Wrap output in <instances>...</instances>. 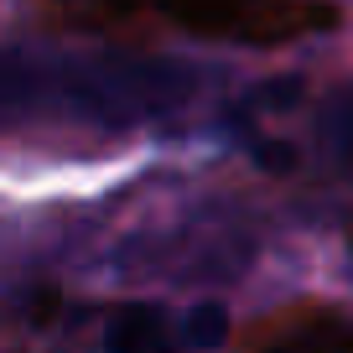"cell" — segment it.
Returning <instances> with one entry per match:
<instances>
[{
	"label": "cell",
	"instance_id": "obj_5",
	"mask_svg": "<svg viewBox=\"0 0 353 353\" xmlns=\"http://www.w3.org/2000/svg\"><path fill=\"white\" fill-rule=\"evenodd\" d=\"M327 130H332V141H338V156L353 166V88L338 99V114H332V125H327Z\"/></svg>",
	"mask_w": 353,
	"mask_h": 353
},
{
	"label": "cell",
	"instance_id": "obj_1",
	"mask_svg": "<svg viewBox=\"0 0 353 353\" xmlns=\"http://www.w3.org/2000/svg\"><path fill=\"white\" fill-rule=\"evenodd\" d=\"M192 73L166 57L99 47H0V125H94L120 130L176 110Z\"/></svg>",
	"mask_w": 353,
	"mask_h": 353
},
{
	"label": "cell",
	"instance_id": "obj_4",
	"mask_svg": "<svg viewBox=\"0 0 353 353\" xmlns=\"http://www.w3.org/2000/svg\"><path fill=\"white\" fill-rule=\"evenodd\" d=\"M110 353H188V338H176L166 312L130 301L110 317Z\"/></svg>",
	"mask_w": 353,
	"mask_h": 353
},
{
	"label": "cell",
	"instance_id": "obj_2",
	"mask_svg": "<svg viewBox=\"0 0 353 353\" xmlns=\"http://www.w3.org/2000/svg\"><path fill=\"white\" fill-rule=\"evenodd\" d=\"M110 6L161 16V21H176L182 32L244 47H286L338 26V11L322 0H110Z\"/></svg>",
	"mask_w": 353,
	"mask_h": 353
},
{
	"label": "cell",
	"instance_id": "obj_3",
	"mask_svg": "<svg viewBox=\"0 0 353 353\" xmlns=\"http://www.w3.org/2000/svg\"><path fill=\"white\" fill-rule=\"evenodd\" d=\"M234 353H353V317L338 307H291L239 332Z\"/></svg>",
	"mask_w": 353,
	"mask_h": 353
}]
</instances>
